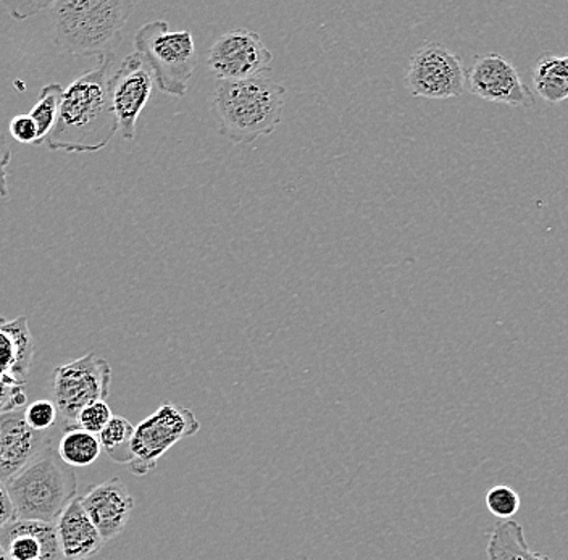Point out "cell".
<instances>
[{
  "label": "cell",
  "mask_w": 568,
  "mask_h": 560,
  "mask_svg": "<svg viewBox=\"0 0 568 560\" xmlns=\"http://www.w3.org/2000/svg\"><path fill=\"white\" fill-rule=\"evenodd\" d=\"M17 519L16 507H13L12 498H10L9 489L3 481H0V530Z\"/></svg>",
  "instance_id": "obj_29"
},
{
  "label": "cell",
  "mask_w": 568,
  "mask_h": 560,
  "mask_svg": "<svg viewBox=\"0 0 568 560\" xmlns=\"http://www.w3.org/2000/svg\"><path fill=\"white\" fill-rule=\"evenodd\" d=\"M471 94L488 102L510 105V108H531L535 95L521 81L513 62L499 54L478 55L467 73Z\"/></svg>",
  "instance_id": "obj_11"
},
{
  "label": "cell",
  "mask_w": 568,
  "mask_h": 560,
  "mask_svg": "<svg viewBox=\"0 0 568 560\" xmlns=\"http://www.w3.org/2000/svg\"><path fill=\"white\" fill-rule=\"evenodd\" d=\"M99 441L106 456L116 464L128 466L133 459L131 454V442H133L134 427L128 418L113 416L112 420L105 425L101 431Z\"/></svg>",
  "instance_id": "obj_20"
},
{
  "label": "cell",
  "mask_w": 568,
  "mask_h": 560,
  "mask_svg": "<svg viewBox=\"0 0 568 560\" xmlns=\"http://www.w3.org/2000/svg\"><path fill=\"white\" fill-rule=\"evenodd\" d=\"M273 54L261 34L246 28L226 31L209 49V70L219 81L257 78L272 69Z\"/></svg>",
  "instance_id": "obj_9"
},
{
  "label": "cell",
  "mask_w": 568,
  "mask_h": 560,
  "mask_svg": "<svg viewBox=\"0 0 568 560\" xmlns=\"http://www.w3.org/2000/svg\"><path fill=\"white\" fill-rule=\"evenodd\" d=\"M486 556L489 560H550L532 551L524 527L515 520H500L495 525L486 544Z\"/></svg>",
  "instance_id": "obj_17"
},
{
  "label": "cell",
  "mask_w": 568,
  "mask_h": 560,
  "mask_svg": "<svg viewBox=\"0 0 568 560\" xmlns=\"http://www.w3.org/2000/svg\"><path fill=\"white\" fill-rule=\"evenodd\" d=\"M28 395L23 383L2 380L0 378V416L7 413H16L27 407Z\"/></svg>",
  "instance_id": "obj_25"
},
{
  "label": "cell",
  "mask_w": 568,
  "mask_h": 560,
  "mask_svg": "<svg viewBox=\"0 0 568 560\" xmlns=\"http://www.w3.org/2000/svg\"><path fill=\"white\" fill-rule=\"evenodd\" d=\"M62 84L52 83L42 88L38 102L28 115L33 119L36 128H38V145L44 144L45 138L51 134L59 119L60 102L63 95Z\"/></svg>",
  "instance_id": "obj_21"
},
{
  "label": "cell",
  "mask_w": 568,
  "mask_h": 560,
  "mask_svg": "<svg viewBox=\"0 0 568 560\" xmlns=\"http://www.w3.org/2000/svg\"><path fill=\"white\" fill-rule=\"evenodd\" d=\"M0 542L10 560H63L55 523L16 519L0 530Z\"/></svg>",
  "instance_id": "obj_14"
},
{
  "label": "cell",
  "mask_w": 568,
  "mask_h": 560,
  "mask_svg": "<svg viewBox=\"0 0 568 560\" xmlns=\"http://www.w3.org/2000/svg\"><path fill=\"white\" fill-rule=\"evenodd\" d=\"M55 431L39 434L28 427L23 410L0 416V481L7 483L36 456L53 446Z\"/></svg>",
  "instance_id": "obj_12"
},
{
  "label": "cell",
  "mask_w": 568,
  "mask_h": 560,
  "mask_svg": "<svg viewBox=\"0 0 568 560\" xmlns=\"http://www.w3.org/2000/svg\"><path fill=\"white\" fill-rule=\"evenodd\" d=\"M0 560H10L7 556L6 549H3L2 542H0Z\"/></svg>",
  "instance_id": "obj_30"
},
{
  "label": "cell",
  "mask_w": 568,
  "mask_h": 560,
  "mask_svg": "<svg viewBox=\"0 0 568 560\" xmlns=\"http://www.w3.org/2000/svg\"><path fill=\"white\" fill-rule=\"evenodd\" d=\"M6 485L18 520L48 523L57 522L78 492L77 474L62 462L53 446L36 456Z\"/></svg>",
  "instance_id": "obj_4"
},
{
  "label": "cell",
  "mask_w": 568,
  "mask_h": 560,
  "mask_svg": "<svg viewBox=\"0 0 568 560\" xmlns=\"http://www.w3.org/2000/svg\"><path fill=\"white\" fill-rule=\"evenodd\" d=\"M112 67L113 57L98 59L94 69L81 74L63 91L59 119L44 141L49 151L99 152L119 133L110 104Z\"/></svg>",
  "instance_id": "obj_1"
},
{
  "label": "cell",
  "mask_w": 568,
  "mask_h": 560,
  "mask_svg": "<svg viewBox=\"0 0 568 560\" xmlns=\"http://www.w3.org/2000/svg\"><path fill=\"white\" fill-rule=\"evenodd\" d=\"M110 385L112 367L95 353L53 368L51 400L59 410L63 430L77 425L78 416L89 404L109 398Z\"/></svg>",
  "instance_id": "obj_6"
},
{
  "label": "cell",
  "mask_w": 568,
  "mask_h": 560,
  "mask_svg": "<svg viewBox=\"0 0 568 560\" xmlns=\"http://www.w3.org/2000/svg\"><path fill=\"white\" fill-rule=\"evenodd\" d=\"M406 83L415 98H459L467 84V73L459 55L446 45L425 42L412 55Z\"/></svg>",
  "instance_id": "obj_8"
},
{
  "label": "cell",
  "mask_w": 568,
  "mask_h": 560,
  "mask_svg": "<svg viewBox=\"0 0 568 560\" xmlns=\"http://www.w3.org/2000/svg\"><path fill=\"white\" fill-rule=\"evenodd\" d=\"M286 88L268 78L219 81L213 110L219 131L234 144L254 143L282 123Z\"/></svg>",
  "instance_id": "obj_2"
},
{
  "label": "cell",
  "mask_w": 568,
  "mask_h": 560,
  "mask_svg": "<svg viewBox=\"0 0 568 560\" xmlns=\"http://www.w3.org/2000/svg\"><path fill=\"white\" fill-rule=\"evenodd\" d=\"M520 496L514 488L506 485H497L486 495V507L499 520H513L515 513L520 510Z\"/></svg>",
  "instance_id": "obj_23"
},
{
  "label": "cell",
  "mask_w": 568,
  "mask_h": 560,
  "mask_svg": "<svg viewBox=\"0 0 568 560\" xmlns=\"http://www.w3.org/2000/svg\"><path fill=\"white\" fill-rule=\"evenodd\" d=\"M55 528L63 560H91L104 548L105 541L81 506L80 496L60 513Z\"/></svg>",
  "instance_id": "obj_15"
},
{
  "label": "cell",
  "mask_w": 568,
  "mask_h": 560,
  "mask_svg": "<svg viewBox=\"0 0 568 560\" xmlns=\"http://www.w3.org/2000/svg\"><path fill=\"white\" fill-rule=\"evenodd\" d=\"M532 83L539 98L548 104H559L568 99V54H545L532 70Z\"/></svg>",
  "instance_id": "obj_18"
},
{
  "label": "cell",
  "mask_w": 568,
  "mask_h": 560,
  "mask_svg": "<svg viewBox=\"0 0 568 560\" xmlns=\"http://www.w3.org/2000/svg\"><path fill=\"white\" fill-rule=\"evenodd\" d=\"M134 51L154 74L163 94L183 98L197 65L191 31H170L165 20L149 21L134 34Z\"/></svg>",
  "instance_id": "obj_5"
},
{
  "label": "cell",
  "mask_w": 568,
  "mask_h": 560,
  "mask_svg": "<svg viewBox=\"0 0 568 560\" xmlns=\"http://www.w3.org/2000/svg\"><path fill=\"white\" fill-rule=\"evenodd\" d=\"M80 501L105 542L123 533L134 509L133 496L120 478L88 489L87 495L80 496Z\"/></svg>",
  "instance_id": "obj_13"
},
{
  "label": "cell",
  "mask_w": 568,
  "mask_h": 560,
  "mask_svg": "<svg viewBox=\"0 0 568 560\" xmlns=\"http://www.w3.org/2000/svg\"><path fill=\"white\" fill-rule=\"evenodd\" d=\"M55 42L78 57L115 55L133 3L124 0H55L51 7Z\"/></svg>",
  "instance_id": "obj_3"
},
{
  "label": "cell",
  "mask_w": 568,
  "mask_h": 560,
  "mask_svg": "<svg viewBox=\"0 0 568 560\" xmlns=\"http://www.w3.org/2000/svg\"><path fill=\"white\" fill-rule=\"evenodd\" d=\"M201 430V421L195 414L178 404L165 403L134 427L131 454L133 459L128 470L134 477H144L158 467L159 460L173 446L183 439L191 438Z\"/></svg>",
  "instance_id": "obj_7"
},
{
  "label": "cell",
  "mask_w": 568,
  "mask_h": 560,
  "mask_svg": "<svg viewBox=\"0 0 568 560\" xmlns=\"http://www.w3.org/2000/svg\"><path fill=\"white\" fill-rule=\"evenodd\" d=\"M23 417L28 427L39 434H48V431L55 430L57 425H60L59 410L51 399H38L28 404L23 409Z\"/></svg>",
  "instance_id": "obj_22"
},
{
  "label": "cell",
  "mask_w": 568,
  "mask_h": 560,
  "mask_svg": "<svg viewBox=\"0 0 568 560\" xmlns=\"http://www.w3.org/2000/svg\"><path fill=\"white\" fill-rule=\"evenodd\" d=\"M113 413L105 400H95L89 404L81 410L80 416L77 418V427L81 430L89 431V434L99 435L104 430L105 425L112 420Z\"/></svg>",
  "instance_id": "obj_24"
},
{
  "label": "cell",
  "mask_w": 568,
  "mask_h": 560,
  "mask_svg": "<svg viewBox=\"0 0 568 560\" xmlns=\"http://www.w3.org/2000/svg\"><path fill=\"white\" fill-rule=\"evenodd\" d=\"M12 162V149L7 138L0 133V200L9 197V165Z\"/></svg>",
  "instance_id": "obj_28"
},
{
  "label": "cell",
  "mask_w": 568,
  "mask_h": 560,
  "mask_svg": "<svg viewBox=\"0 0 568 560\" xmlns=\"http://www.w3.org/2000/svg\"><path fill=\"white\" fill-rule=\"evenodd\" d=\"M9 130L17 143L38 145V128L30 115L13 116Z\"/></svg>",
  "instance_id": "obj_26"
},
{
  "label": "cell",
  "mask_w": 568,
  "mask_h": 560,
  "mask_svg": "<svg viewBox=\"0 0 568 560\" xmlns=\"http://www.w3.org/2000/svg\"><path fill=\"white\" fill-rule=\"evenodd\" d=\"M38 560H42V559H38Z\"/></svg>",
  "instance_id": "obj_31"
},
{
  "label": "cell",
  "mask_w": 568,
  "mask_h": 560,
  "mask_svg": "<svg viewBox=\"0 0 568 560\" xmlns=\"http://www.w3.org/2000/svg\"><path fill=\"white\" fill-rule=\"evenodd\" d=\"M53 2H2V6L9 10L10 16L17 20H27L42 10L51 9Z\"/></svg>",
  "instance_id": "obj_27"
},
{
  "label": "cell",
  "mask_w": 568,
  "mask_h": 560,
  "mask_svg": "<svg viewBox=\"0 0 568 560\" xmlns=\"http://www.w3.org/2000/svg\"><path fill=\"white\" fill-rule=\"evenodd\" d=\"M34 359V339L24 315L7 320L0 315V378L27 385Z\"/></svg>",
  "instance_id": "obj_16"
},
{
  "label": "cell",
  "mask_w": 568,
  "mask_h": 560,
  "mask_svg": "<svg viewBox=\"0 0 568 560\" xmlns=\"http://www.w3.org/2000/svg\"><path fill=\"white\" fill-rule=\"evenodd\" d=\"M154 88V74L136 52L124 57L119 69L110 77V104L124 141H133L136 136L138 120Z\"/></svg>",
  "instance_id": "obj_10"
},
{
  "label": "cell",
  "mask_w": 568,
  "mask_h": 560,
  "mask_svg": "<svg viewBox=\"0 0 568 560\" xmlns=\"http://www.w3.org/2000/svg\"><path fill=\"white\" fill-rule=\"evenodd\" d=\"M102 446L99 436L81 430L80 427H69L60 436L57 445V454L63 464L74 469V467L92 466L101 456Z\"/></svg>",
  "instance_id": "obj_19"
}]
</instances>
